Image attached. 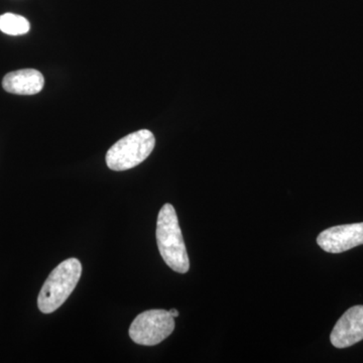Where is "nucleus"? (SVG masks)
Returning a JSON list of instances; mask_svg holds the SVG:
<instances>
[{"mask_svg":"<svg viewBox=\"0 0 363 363\" xmlns=\"http://www.w3.org/2000/svg\"><path fill=\"white\" fill-rule=\"evenodd\" d=\"M331 343L346 348L363 340V306L350 308L338 320L330 335Z\"/></svg>","mask_w":363,"mask_h":363,"instance_id":"nucleus-6","label":"nucleus"},{"mask_svg":"<svg viewBox=\"0 0 363 363\" xmlns=\"http://www.w3.org/2000/svg\"><path fill=\"white\" fill-rule=\"evenodd\" d=\"M45 79L40 71L35 69L11 72L4 76L2 87L6 92L18 95H35L44 88Z\"/></svg>","mask_w":363,"mask_h":363,"instance_id":"nucleus-7","label":"nucleus"},{"mask_svg":"<svg viewBox=\"0 0 363 363\" xmlns=\"http://www.w3.org/2000/svg\"><path fill=\"white\" fill-rule=\"evenodd\" d=\"M317 243L329 253L347 252L351 248L363 245V222L331 227L322 231Z\"/></svg>","mask_w":363,"mask_h":363,"instance_id":"nucleus-5","label":"nucleus"},{"mask_svg":"<svg viewBox=\"0 0 363 363\" xmlns=\"http://www.w3.org/2000/svg\"><path fill=\"white\" fill-rule=\"evenodd\" d=\"M156 236L157 247L164 262L173 271L180 274L188 272L190 260L173 205L164 204L160 211Z\"/></svg>","mask_w":363,"mask_h":363,"instance_id":"nucleus-1","label":"nucleus"},{"mask_svg":"<svg viewBox=\"0 0 363 363\" xmlns=\"http://www.w3.org/2000/svg\"><path fill=\"white\" fill-rule=\"evenodd\" d=\"M82 274V264L77 259L62 262L45 279L38 298V307L44 314L58 310L75 290Z\"/></svg>","mask_w":363,"mask_h":363,"instance_id":"nucleus-2","label":"nucleus"},{"mask_svg":"<svg viewBox=\"0 0 363 363\" xmlns=\"http://www.w3.org/2000/svg\"><path fill=\"white\" fill-rule=\"evenodd\" d=\"M30 25L23 16L14 13L0 16V30L9 35H25L30 30Z\"/></svg>","mask_w":363,"mask_h":363,"instance_id":"nucleus-8","label":"nucleus"},{"mask_svg":"<svg viewBox=\"0 0 363 363\" xmlns=\"http://www.w3.org/2000/svg\"><path fill=\"white\" fill-rule=\"evenodd\" d=\"M156 145L152 131L142 130L124 136L106 154V164L112 171L135 168L149 157Z\"/></svg>","mask_w":363,"mask_h":363,"instance_id":"nucleus-3","label":"nucleus"},{"mask_svg":"<svg viewBox=\"0 0 363 363\" xmlns=\"http://www.w3.org/2000/svg\"><path fill=\"white\" fill-rule=\"evenodd\" d=\"M169 313H171L172 316H173L174 318L179 316V312L177 311L176 309L169 310Z\"/></svg>","mask_w":363,"mask_h":363,"instance_id":"nucleus-9","label":"nucleus"},{"mask_svg":"<svg viewBox=\"0 0 363 363\" xmlns=\"http://www.w3.org/2000/svg\"><path fill=\"white\" fill-rule=\"evenodd\" d=\"M175 329V318L166 310L140 313L130 325V336L140 345L154 346L168 338Z\"/></svg>","mask_w":363,"mask_h":363,"instance_id":"nucleus-4","label":"nucleus"}]
</instances>
